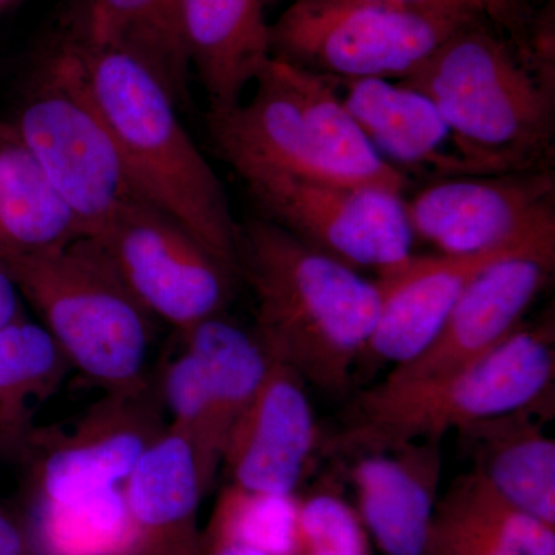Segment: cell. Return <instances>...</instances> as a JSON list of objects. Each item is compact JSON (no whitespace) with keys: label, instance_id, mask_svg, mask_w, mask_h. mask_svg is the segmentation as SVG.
<instances>
[{"label":"cell","instance_id":"1","mask_svg":"<svg viewBox=\"0 0 555 555\" xmlns=\"http://www.w3.org/2000/svg\"><path fill=\"white\" fill-rule=\"evenodd\" d=\"M238 276L254 294V334L269 358L343 392L377 323V283L266 218L240 225Z\"/></svg>","mask_w":555,"mask_h":555},{"label":"cell","instance_id":"2","mask_svg":"<svg viewBox=\"0 0 555 555\" xmlns=\"http://www.w3.org/2000/svg\"><path fill=\"white\" fill-rule=\"evenodd\" d=\"M68 39L138 198L178 222L238 276L240 224L228 193L179 119L163 80L129 51Z\"/></svg>","mask_w":555,"mask_h":555},{"label":"cell","instance_id":"3","mask_svg":"<svg viewBox=\"0 0 555 555\" xmlns=\"http://www.w3.org/2000/svg\"><path fill=\"white\" fill-rule=\"evenodd\" d=\"M554 76L477 21L397 80L436 105L470 177L543 169L553 150Z\"/></svg>","mask_w":555,"mask_h":555},{"label":"cell","instance_id":"4","mask_svg":"<svg viewBox=\"0 0 555 555\" xmlns=\"http://www.w3.org/2000/svg\"><path fill=\"white\" fill-rule=\"evenodd\" d=\"M553 320L520 327L486 356L463 366L406 382L385 379L364 390L324 447L356 456L441 441L474 423L554 401Z\"/></svg>","mask_w":555,"mask_h":555},{"label":"cell","instance_id":"5","mask_svg":"<svg viewBox=\"0 0 555 555\" xmlns=\"http://www.w3.org/2000/svg\"><path fill=\"white\" fill-rule=\"evenodd\" d=\"M2 261L72 367L105 392L149 385L155 320L122 283L100 241L76 236Z\"/></svg>","mask_w":555,"mask_h":555},{"label":"cell","instance_id":"6","mask_svg":"<svg viewBox=\"0 0 555 555\" xmlns=\"http://www.w3.org/2000/svg\"><path fill=\"white\" fill-rule=\"evenodd\" d=\"M13 124L82 236L100 235L127 204L141 199L69 39L40 65Z\"/></svg>","mask_w":555,"mask_h":555},{"label":"cell","instance_id":"7","mask_svg":"<svg viewBox=\"0 0 555 555\" xmlns=\"http://www.w3.org/2000/svg\"><path fill=\"white\" fill-rule=\"evenodd\" d=\"M477 21L485 20L358 0H292L270 25L272 56L327 78L403 80Z\"/></svg>","mask_w":555,"mask_h":555},{"label":"cell","instance_id":"8","mask_svg":"<svg viewBox=\"0 0 555 555\" xmlns=\"http://www.w3.org/2000/svg\"><path fill=\"white\" fill-rule=\"evenodd\" d=\"M415 238L441 255L518 250L555 257L551 170L436 179L406 203Z\"/></svg>","mask_w":555,"mask_h":555},{"label":"cell","instance_id":"9","mask_svg":"<svg viewBox=\"0 0 555 555\" xmlns=\"http://www.w3.org/2000/svg\"><path fill=\"white\" fill-rule=\"evenodd\" d=\"M169 422L156 387L105 392L65 429H35L27 455L36 503L82 502L120 488Z\"/></svg>","mask_w":555,"mask_h":555},{"label":"cell","instance_id":"10","mask_svg":"<svg viewBox=\"0 0 555 555\" xmlns=\"http://www.w3.org/2000/svg\"><path fill=\"white\" fill-rule=\"evenodd\" d=\"M94 238L139 305L178 334L228 305L233 276L188 230L142 199L127 204Z\"/></svg>","mask_w":555,"mask_h":555},{"label":"cell","instance_id":"11","mask_svg":"<svg viewBox=\"0 0 555 555\" xmlns=\"http://www.w3.org/2000/svg\"><path fill=\"white\" fill-rule=\"evenodd\" d=\"M244 185L266 219L350 268L378 273L412 255L403 195L288 177Z\"/></svg>","mask_w":555,"mask_h":555},{"label":"cell","instance_id":"12","mask_svg":"<svg viewBox=\"0 0 555 555\" xmlns=\"http://www.w3.org/2000/svg\"><path fill=\"white\" fill-rule=\"evenodd\" d=\"M320 444L305 379L270 358L257 396L230 429L222 451L229 483L261 494L295 495Z\"/></svg>","mask_w":555,"mask_h":555},{"label":"cell","instance_id":"13","mask_svg":"<svg viewBox=\"0 0 555 555\" xmlns=\"http://www.w3.org/2000/svg\"><path fill=\"white\" fill-rule=\"evenodd\" d=\"M555 257L516 255L495 261L466 287L429 346L387 375L406 382L463 366L494 350L524 324L546 287Z\"/></svg>","mask_w":555,"mask_h":555},{"label":"cell","instance_id":"14","mask_svg":"<svg viewBox=\"0 0 555 555\" xmlns=\"http://www.w3.org/2000/svg\"><path fill=\"white\" fill-rule=\"evenodd\" d=\"M516 255L539 254L411 255L378 272L379 312L364 358L393 367L414 360L437 337L466 287L495 261Z\"/></svg>","mask_w":555,"mask_h":555},{"label":"cell","instance_id":"15","mask_svg":"<svg viewBox=\"0 0 555 555\" xmlns=\"http://www.w3.org/2000/svg\"><path fill=\"white\" fill-rule=\"evenodd\" d=\"M255 87L254 96L235 107L208 109V131L221 158L243 182L288 177L338 184L272 61Z\"/></svg>","mask_w":555,"mask_h":555},{"label":"cell","instance_id":"16","mask_svg":"<svg viewBox=\"0 0 555 555\" xmlns=\"http://www.w3.org/2000/svg\"><path fill=\"white\" fill-rule=\"evenodd\" d=\"M441 467L440 441L356 455L349 476L357 513L386 555H426Z\"/></svg>","mask_w":555,"mask_h":555},{"label":"cell","instance_id":"17","mask_svg":"<svg viewBox=\"0 0 555 555\" xmlns=\"http://www.w3.org/2000/svg\"><path fill=\"white\" fill-rule=\"evenodd\" d=\"M208 489L192 441L167 425L122 485L138 555H199L198 513Z\"/></svg>","mask_w":555,"mask_h":555},{"label":"cell","instance_id":"18","mask_svg":"<svg viewBox=\"0 0 555 555\" xmlns=\"http://www.w3.org/2000/svg\"><path fill=\"white\" fill-rule=\"evenodd\" d=\"M346 108L390 166L436 179L470 177L436 105L397 80L334 79ZM339 91V90H338Z\"/></svg>","mask_w":555,"mask_h":555},{"label":"cell","instance_id":"19","mask_svg":"<svg viewBox=\"0 0 555 555\" xmlns=\"http://www.w3.org/2000/svg\"><path fill=\"white\" fill-rule=\"evenodd\" d=\"M266 0H181L182 36L210 108L228 109L272 61Z\"/></svg>","mask_w":555,"mask_h":555},{"label":"cell","instance_id":"20","mask_svg":"<svg viewBox=\"0 0 555 555\" xmlns=\"http://www.w3.org/2000/svg\"><path fill=\"white\" fill-rule=\"evenodd\" d=\"M554 404L492 416L460 430L474 470L499 494L555 526V441L545 433Z\"/></svg>","mask_w":555,"mask_h":555},{"label":"cell","instance_id":"21","mask_svg":"<svg viewBox=\"0 0 555 555\" xmlns=\"http://www.w3.org/2000/svg\"><path fill=\"white\" fill-rule=\"evenodd\" d=\"M426 555H555V526L525 513L473 469L438 499Z\"/></svg>","mask_w":555,"mask_h":555},{"label":"cell","instance_id":"22","mask_svg":"<svg viewBox=\"0 0 555 555\" xmlns=\"http://www.w3.org/2000/svg\"><path fill=\"white\" fill-rule=\"evenodd\" d=\"M272 67L297 101L310 134L338 184L403 195L411 179L379 156L346 108L331 78L275 57Z\"/></svg>","mask_w":555,"mask_h":555},{"label":"cell","instance_id":"23","mask_svg":"<svg viewBox=\"0 0 555 555\" xmlns=\"http://www.w3.org/2000/svg\"><path fill=\"white\" fill-rule=\"evenodd\" d=\"M72 36L89 46L129 51L155 72L177 104L188 100L181 0H83Z\"/></svg>","mask_w":555,"mask_h":555},{"label":"cell","instance_id":"24","mask_svg":"<svg viewBox=\"0 0 555 555\" xmlns=\"http://www.w3.org/2000/svg\"><path fill=\"white\" fill-rule=\"evenodd\" d=\"M82 236L13 122L0 120V259Z\"/></svg>","mask_w":555,"mask_h":555},{"label":"cell","instance_id":"25","mask_svg":"<svg viewBox=\"0 0 555 555\" xmlns=\"http://www.w3.org/2000/svg\"><path fill=\"white\" fill-rule=\"evenodd\" d=\"M72 364L40 323L22 312L0 328V452H22L36 412L57 392Z\"/></svg>","mask_w":555,"mask_h":555},{"label":"cell","instance_id":"26","mask_svg":"<svg viewBox=\"0 0 555 555\" xmlns=\"http://www.w3.org/2000/svg\"><path fill=\"white\" fill-rule=\"evenodd\" d=\"M179 337L203 371L224 451L230 429L268 375L270 358L257 335L225 320L222 313L201 321Z\"/></svg>","mask_w":555,"mask_h":555},{"label":"cell","instance_id":"27","mask_svg":"<svg viewBox=\"0 0 555 555\" xmlns=\"http://www.w3.org/2000/svg\"><path fill=\"white\" fill-rule=\"evenodd\" d=\"M36 555H138L122 486L82 502L36 503Z\"/></svg>","mask_w":555,"mask_h":555},{"label":"cell","instance_id":"28","mask_svg":"<svg viewBox=\"0 0 555 555\" xmlns=\"http://www.w3.org/2000/svg\"><path fill=\"white\" fill-rule=\"evenodd\" d=\"M298 496L261 494L235 485L219 492L201 542L229 540L273 555H298Z\"/></svg>","mask_w":555,"mask_h":555},{"label":"cell","instance_id":"29","mask_svg":"<svg viewBox=\"0 0 555 555\" xmlns=\"http://www.w3.org/2000/svg\"><path fill=\"white\" fill-rule=\"evenodd\" d=\"M155 382L169 426L192 441L211 488L221 469L222 441L198 361L182 345L160 369Z\"/></svg>","mask_w":555,"mask_h":555},{"label":"cell","instance_id":"30","mask_svg":"<svg viewBox=\"0 0 555 555\" xmlns=\"http://www.w3.org/2000/svg\"><path fill=\"white\" fill-rule=\"evenodd\" d=\"M298 555H372L363 521L331 489L298 499Z\"/></svg>","mask_w":555,"mask_h":555},{"label":"cell","instance_id":"31","mask_svg":"<svg viewBox=\"0 0 555 555\" xmlns=\"http://www.w3.org/2000/svg\"><path fill=\"white\" fill-rule=\"evenodd\" d=\"M499 31L507 36L526 57L532 60V36L535 24L525 0H492Z\"/></svg>","mask_w":555,"mask_h":555},{"label":"cell","instance_id":"32","mask_svg":"<svg viewBox=\"0 0 555 555\" xmlns=\"http://www.w3.org/2000/svg\"><path fill=\"white\" fill-rule=\"evenodd\" d=\"M358 2L383 3L403 9L437 11V13L462 14L488 21L499 30L496 11L492 0H358Z\"/></svg>","mask_w":555,"mask_h":555},{"label":"cell","instance_id":"33","mask_svg":"<svg viewBox=\"0 0 555 555\" xmlns=\"http://www.w3.org/2000/svg\"><path fill=\"white\" fill-rule=\"evenodd\" d=\"M0 555H36L30 525L0 502Z\"/></svg>","mask_w":555,"mask_h":555},{"label":"cell","instance_id":"34","mask_svg":"<svg viewBox=\"0 0 555 555\" xmlns=\"http://www.w3.org/2000/svg\"><path fill=\"white\" fill-rule=\"evenodd\" d=\"M24 312L21 306V295L11 278L9 269L0 259V328L16 320Z\"/></svg>","mask_w":555,"mask_h":555},{"label":"cell","instance_id":"35","mask_svg":"<svg viewBox=\"0 0 555 555\" xmlns=\"http://www.w3.org/2000/svg\"><path fill=\"white\" fill-rule=\"evenodd\" d=\"M199 555H273L259 547L246 545V543L229 542V540H211L201 542Z\"/></svg>","mask_w":555,"mask_h":555},{"label":"cell","instance_id":"36","mask_svg":"<svg viewBox=\"0 0 555 555\" xmlns=\"http://www.w3.org/2000/svg\"><path fill=\"white\" fill-rule=\"evenodd\" d=\"M275 2H280V0H266V3H268V5H270V3H275Z\"/></svg>","mask_w":555,"mask_h":555}]
</instances>
